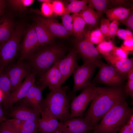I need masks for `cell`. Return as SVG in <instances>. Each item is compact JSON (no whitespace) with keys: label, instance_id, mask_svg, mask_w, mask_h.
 I'll return each instance as SVG.
<instances>
[{"label":"cell","instance_id":"47","mask_svg":"<svg viewBox=\"0 0 133 133\" xmlns=\"http://www.w3.org/2000/svg\"><path fill=\"white\" fill-rule=\"evenodd\" d=\"M5 6V0H0V18L4 14Z\"/></svg>","mask_w":133,"mask_h":133},{"label":"cell","instance_id":"43","mask_svg":"<svg viewBox=\"0 0 133 133\" xmlns=\"http://www.w3.org/2000/svg\"><path fill=\"white\" fill-rule=\"evenodd\" d=\"M126 25L131 31L133 30V13L132 11L128 17L120 22Z\"/></svg>","mask_w":133,"mask_h":133},{"label":"cell","instance_id":"3","mask_svg":"<svg viewBox=\"0 0 133 133\" xmlns=\"http://www.w3.org/2000/svg\"><path fill=\"white\" fill-rule=\"evenodd\" d=\"M67 86L51 90L42 102V108L59 119L64 122L73 118L69 109V99L66 94Z\"/></svg>","mask_w":133,"mask_h":133},{"label":"cell","instance_id":"5","mask_svg":"<svg viewBox=\"0 0 133 133\" xmlns=\"http://www.w3.org/2000/svg\"><path fill=\"white\" fill-rule=\"evenodd\" d=\"M23 32L22 27H17L10 38L0 46V72H3L15 57Z\"/></svg>","mask_w":133,"mask_h":133},{"label":"cell","instance_id":"34","mask_svg":"<svg viewBox=\"0 0 133 133\" xmlns=\"http://www.w3.org/2000/svg\"><path fill=\"white\" fill-rule=\"evenodd\" d=\"M0 133H19L18 130L12 125L11 119H7L0 123Z\"/></svg>","mask_w":133,"mask_h":133},{"label":"cell","instance_id":"18","mask_svg":"<svg viewBox=\"0 0 133 133\" xmlns=\"http://www.w3.org/2000/svg\"><path fill=\"white\" fill-rule=\"evenodd\" d=\"M41 117L38 122V131L40 133H51L59 126L57 119L49 112L42 109Z\"/></svg>","mask_w":133,"mask_h":133},{"label":"cell","instance_id":"48","mask_svg":"<svg viewBox=\"0 0 133 133\" xmlns=\"http://www.w3.org/2000/svg\"><path fill=\"white\" fill-rule=\"evenodd\" d=\"M7 119L4 115L3 111L0 106V122L5 121Z\"/></svg>","mask_w":133,"mask_h":133},{"label":"cell","instance_id":"6","mask_svg":"<svg viewBox=\"0 0 133 133\" xmlns=\"http://www.w3.org/2000/svg\"><path fill=\"white\" fill-rule=\"evenodd\" d=\"M97 90V87L91 84L83 89L79 95L74 97L70 105L72 117L83 115L88 105L93 99Z\"/></svg>","mask_w":133,"mask_h":133},{"label":"cell","instance_id":"13","mask_svg":"<svg viewBox=\"0 0 133 133\" xmlns=\"http://www.w3.org/2000/svg\"><path fill=\"white\" fill-rule=\"evenodd\" d=\"M45 87L42 85H37L35 83L21 101V104L30 107L40 114L42 109V92Z\"/></svg>","mask_w":133,"mask_h":133},{"label":"cell","instance_id":"42","mask_svg":"<svg viewBox=\"0 0 133 133\" xmlns=\"http://www.w3.org/2000/svg\"><path fill=\"white\" fill-rule=\"evenodd\" d=\"M121 47L125 50L129 51L133 50V37L128 38L124 40Z\"/></svg>","mask_w":133,"mask_h":133},{"label":"cell","instance_id":"11","mask_svg":"<svg viewBox=\"0 0 133 133\" xmlns=\"http://www.w3.org/2000/svg\"><path fill=\"white\" fill-rule=\"evenodd\" d=\"M39 81L40 85L48 86L51 90L61 87L64 83L56 62L40 77Z\"/></svg>","mask_w":133,"mask_h":133},{"label":"cell","instance_id":"29","mask_svg":"<svg viewBox=\"0 0 133 133\" xmlns=\"http://www.w3.org/2000/svg\"><path fill=\"white\" fill-rule=\"evenodd\" d=\"M38 122L24 121L18 130L19 133H37L38 131Z\"/></svg>","mask_w":133,"mask_h":133},{"label":"cell","instance_id":"41","mask_svg":"<svg viewBox=\"0 0 133 133\" xmlns=\"http://www.w3.org/2000/svg\"><path fill=\"white\" fill-rule=\"evenodd\" d=\"M116 35L120 39L125 40L133 37V32L130 30L118 29Z\"/></svg>","mask_w":133,"mask_h":133},{"label":"cell","instance_id":"28","mask_svg":"<svg viewBox=\"0 0 133 133\" xmlns=\"http://www.w3.org/2000/svg\"><path fill=\"white\" fill-rule=\"evenodd\" d=\"M70 2L65 7L63 14L79 13L87 5L88 0H70Z\"/></svg>","mask_w":133,"mask_h":133},{"label":"cell","instance_id":"36","mask_svg":"<svg viewBox=\"0 0 133 133\" xmlns=\"http://www.w3.org/2000/svg\"><path fill=\"white\" fill-rule=\"evenodd\" d=\"M39 13L46 18H50L54 14L51 3H42L41 11Z\"/></svg>","mask_w":133,"mask_h":133},{"label":"cell","instance_id":"33","mask_svg":"<svg viewBox=\"0 0 133 133\" xmlns=\"http://www.w3.org/2000/svg\"><path fill=\"white\" fill-rule=\"evenodd\" d=\"M62 24L69 35L73 34V18L72 15L64 14L61 16Z\"/></svg>","mask_w":133,"mask_h":133},{"label":"cell","instance_id":"52","mask_svg":"<svg viewBox=\"0 0 133 133\" xmlns=\"http://www.w3.org/2000/svg\"><path fill=\"white\" fill-rule=\"evenodd\" d=\"M59 129H60V133H67V132H66L63 130H62L60 128L58 127Z\"/></svg>","mask_w":133,"mask_h":133},{"label":"cell","instance_id":"38","mask_svg":"<svg viewBox=\"0 0 133 133\" xmlns=\"http://www.w3.org/2000/svg\"><path fill=\"white\" fill-rule=\"evenodd\" d=\"M129 51L125 50L121 47L115 46L110 53L120 58L125 59L127 58Z\"/></svg>","mask_w":133,"mask_h":133},{"label":"cell","instance_id":"19","mask_svg":"<svg viewBox=\"0 0 133 133\" xmlns=\"http://www.w3.org/2000/svg\"><path fill=\"white\" fill-rule=\"evenodd\" d=\"M103 56L110 65L114 67L124 77L127 76L128 72L133 67L132 59H120L110 53Z\"/></svg>","mask_w":133,"mask_h":133},{"label":"cell","instance_id":"53","mask_svg":"<svg viewBox=\"0 0 133 133\" xmlns=\"http://www.w3.org/2000/svg\"></svg>","mask_w":133,"mask_h":133},{"label":"cell","instance_id":"27","mask_svg":"<svg viewBox=\"0 0 133 133\" xmlns=\"http://www.w3.org/2000/svg\"><path fill=\"white\" fill-rule=\"evenodd\" d=\"M88 3L95 9L100 17L111 8L112 0H89Z\"/></svg>","mask_w":133,"mask_h":133},{"label":"cell","instance_id":"45","mask_svg":"<svg viewBox=\"0 0 133 133\" xmlns=\"http://www.w3.org/2000/svg\"><path fill=\"white\" fill-rule=\"evenodd\" d=\"M125 92L132 98L133 97V80H128L125 87Z\"/></svg>","mask_w":133,"mask_h":133},{"label":"cell","instance_id":"9","mask_svg":"<svg viewBox=\"0 0 133 133\" xmlns=\"http://www.w3.org/2000/svg\"><path fill=\"white\" fill-rule=\"evenodd\" d=\"M74 45L77 52L80 54L84 61L93 62L99 66L101 63L100 53L89 41L88 35H84L82 40H76Z\"/></svg>","mask_w":133,"mask_h":133},{"label":"cell","instance_id":"25","mask_svg":"<svg viewBox=\"0 0 133 133\" xmlns=\"http://www.w3.org/2000/svg\"><path fill=\"white\" fill-rule=\"evenodd\" d=\"M0 91L4 107L7 109V100L11 92V85L8 77L2 72H0Z\"/></svg>","mask_w":133,"mask_h":133},{"label":"cell","instance_id":"26","mask_svg":"<svg viewBox=\"0 0 133 133\" xmlns=\"http://www.w3.org/2000/svg\"><path fill=\"white\" fill-rule=\"evenodd\" d=\"M73 34L77 40L83 39L86 23L79 13L73 14Z\"/></svg>","mask_w":133,"mask_h":133},{"label":"cell","instance_id":"22","mask_svg":"<svg viewBox=\"0 0 133 133\" xmlns=\"http://www.w3.org/2000/svg\"><path fill=\"white\" fill-rule=\"evenodd\" d=\"M79 14L87 25V27L90 30L98 25L100 17L90 4L89 3Z\"/></svg>","mask_w":133,"mask_h":133},{"label":"cell","instance_id":"21","mask_svg":"<svg viewBox=\"0 0 133 133\" xmlns=\"http://www.w3.org/2000/svg\"><path fill=\"white\" fill-rule=\"evenodd\" d=\"M34 27L38 39L37 49L52 42L55 37L44 25L37 20Z\"/></svg>","mask_w":133,"mask_h":133},{"label":"cell","instance_id":"20","mask_svg":"<svg viewBox=\"0 0 133 133\" xmlns=\"http://www.w3.org/2000/svg\"><path fill=\"white\" fill-rule=\"evenodd\" d=\"M37 20L44 25L55 37L65 38L69 35L62 23L43 17H38Z\"/></svg>","mask_w":133,"mask_h":133},{"label":"cell","instance_id":"15","mask_svg":"<svg viewBox=\"0 0 133 133\" xmlns=\"http://www.w3.org/2000/svg\"><path fill=\"white\" fill-rule=\"evenodd\" d=\"M38 42L35 27L33 26L27 31L20 46L19 60L23 61L28 59L37 49Z\"/></svg>","mask_w":133,"mask_h":133},{"label":"cell","instance_id":"4","mask_svg":"<svg viewBox=\"0 0 133 133\" xmlns=\"http://www.w3.org/2000/svg\"><path fill=\"white\" fill-rule=\"evenodd\" d=\"M64 49L58 46L46 47L34 51L28 59L32 71L40 77L56 62L63 58Z\"/></svg>","mask_w":133,"mask_h":133},{"label":"cell","instance_id":"23","mask_svg":"<svg viewBox=\"0 0 133 133\" xmlns=\"http://www.w3.org/2000/svg\"><path fill=\"white\" fill-rule=\"evenodd\" d=\"M4 14L0 18V46L10 38L14 31L12 22Z\"/></svg>","mask_w":133,"mask_h":133},{"label":"cell","instance_id":"16","mask_svg":"<svg viewBox=\"0 0 133 133\" xmlns=\"http://www.w3.org/2000/svg\"><path fill=\"white\" fill-rule=\"evenodd\" d=\"M77 53L75 49H73L64 58L56 62L62 76L63 83L73 73L77 66Z\"/></svg>","mask_w":133,"mask_h":133},{"label":"cell","instance_id":"51","mask_svg":"<svg viewBox=\"0 0 133 133\" xmlns=\"http://www.w3.org/2000/svg\"><path fill=\"white\" fill-rule=\"evenodd\" d=\"M52 133H61L60 129L58 127Z\"/></svg>","mask_w":133,"mask_h":133},{"label":"cell","instance_id":"24","mask_svg":"<svg viewBox=\"0 0 133 133\" xmlns=\"http://www.w3.org/2000/svg\"><path fill=\"white\" fill-rule=\"evenodd\" d=\"M131 11V8L118 7L111 8L105 13L110 21L115 20L120 23L128 17Z\"/></svg>","mask_w":133,"mask_h":133},{"label":"cell","instance_id":"32","mask_svg":"<svg viewBox=\"0 0 133 133\" xmlns=\"http://www.w3.org/2000/svg\"><path fill=\"white\" fill-rule=\"evenodd\" d=\"M89 40L93 45L99 44L104 40V36L100 29L96 28L91 30L89 34Z\"/></svg>","mask_w":133,"mask_h":133},{"label":"cell","instance_id":"44","mask_svg":"<svg viewBox=\"0 0 133 133\" xmlns=\"http://www.w3.org/2000/svg\"><path fill=\"white\" fill-rule=\"evenodd\" d=\"M128 0H112L111 8L118 7H125V5L128 3Z\"/></svg>","mask_w":133,"mask_h":133},{"label":"cell","instance_id":"8","mask_svg":"<svg viewBox=\"0 0 133 133\" xmlns=\"http://www.w3.org/2000/svg\"><path fill=\"white\" fill-rule=\"evenodd\" d=\"M32 71L28 63L19 60L14 64L6 68L2 72L6 74L9 79L12 92L18 87L24 78Z\"/></svg>","mask_w":133,"mask_h":133},{"label":"cell","instance_id":"46","mask_svg":"<svg viewBox=\"0 0 133 133\" xmlns=\"http://www.w3.org/2000/svg\"><path fill=\"white\" fill-rule=\"evenodd\" d=\"M10 119L13 125L18 131L19 129L24 121L16 118H13Z\"/></svg>","mask_w":133,"mask_h":133},{"label":"cell","instance_id":"50","mask_svg":"<svg viewBox=\"0 0 133 133\" xmlns=\"http://www.w3.org/2000/svg\"><path fill=\"white\" fill-rule=\"evenodd\" d=\"M38 1L43 2H48L51 3L53 0H38Z\"/></svg>","mask_w":133,"mask_h":133},{"label":"cell","instance_id":"17","mask_svg":"<svg viewBox=\"0 0 133 133\" xmlns=\"http://www.w3.org/2000/svg\"><path fill=\"white\" fill-rule=\"evenodd\" d=\"M39 115V114L30 107L22 104L14 108L10 113L12 118L37 122L40 118Z\"/></svg>","mask_w":133,"mask_h":133},{"label":"cell","instance_id":"14","mask_svg":"<svg viewBox=\"0 0 133 133\" xmlns=\"http://www.w3.org/2000/svg\"><path fill=\"white\" fill-rule=\"evenodd\" d=\"M35 74L32 71L25 77L24 80L14 91L11 92L7 101L8 108L23 99L35 82Z\"/></svg>","mask_w":133,"mask_h":133},{"label":"cell","instance_id":"49","mask_svg":"<svg viewBox=\"0 0 133 133\" xmlns=\"http://www.w3.org/2000/svg\"><path fill=\"white\" fill-rule=\"evenodd\" d=\"M127 76L128 80H133V67L128 72Z\"/></svg>","mask_w":133,"mask_h":133},{"label":"cell","instance_id":"1","mask_svg":"<svg viewBox=\"0 0 133 133\" xmlns=\"http://www.w3.org/2000/svg\"><path fill=\"white\" fill-rule=\"evenodd\" d=\"M125 91L120 87H97L96 94L85 117L93 128L105 114L125 99Z\"/></svg>","mask_w":133,"mask_h":133},{"label":"cell","instance_id":"7","mask_svg":"<svg viewBox=\"0 0 133 133\" xmlns=\"http://www.w3.org/2000/svg\"><path fill=\"white\" fill-rule=\"evenodd\" d=\"M97 66L91 61H84L82 65L77 66L74 71V85L72 92L75 93L91 84V79Z\"/></svg>","mask_w":133,"mask_h":133},{"label":"cell","instance_id":"2","mask_svg":"<svg viewBox=\"0 0 133 133\" xmlns=\"http://www.w3.org/2000/svg\"><path fill=\"white\" fill-rule=\"evenodd\" d=\"M133 113V109L124 99L104 115L92 133H118Z\"/></svg>","mask_w":133,"mask_h":133},{"label":"cell","instance_id":"10","mask_svg":"<svg viewBox=\"0 0 133 133\" xmlns=\"http://www.w3.org/2000/svg\"><path fill=\"white\" fill-rule=\"evenodd\" d=\"M96 79L99 82L110 85H117L122 82L124 77L113 66L101 62Z\"/></svg>","mask_w":133,"mask_h":133},{"label":"cell","instance_id":"37","mask_svg":"<svg viewBox=\"0 0 133 133\" xmlns=\"http://www.w3.org/2000/svg\"><path fill=\"white\" fill-rule=\"evenodd\" d=\"M119 23V22L115 20L113 21L110 22L108 32L105 38L107 39H114L116 35Z\"/></svg>","mask_w":133,"mask_h":133},{"label":"cell","instance_id":"12","mask_svg":"<svg viewBox=\"0 0 133 133\" xmlns=\"http://www.w3.org/2000/svg\"><path fill=\"white\" fill-rule=\"evenodd\" d=\"M58 127L67 133H87L93 129L85 117H74L64 122H60Z\"/></svg>","mask_w":133,"mask_h":133},{"label":"cell","instance_id":"35","mask_svg":"<svg viewBox=\"0 0 133 133\" xmlns=\"http://www.w3.org/2000/svg\"><path fill=\"white\" fill-rule=\"evenodd\" d=\"M51 4L54 15L61 16L63 14L66 7L63 1L60 0H53Z\"/></svg>","mask_w":133,"mask_h":133},{"label":"cell","instance_id":"40","mask_svg":"<svg viewBox=\"0 0 133 133\" xmlns=\"http://www.w3.org/2000/svg\"><path fill=\"white\" fill-rule=\"evenodd\" d=\"M110 23V21L107 18L103 17L101 19L100 29L105 38L108 32Z\"/></svg>","mask_w":133,"mask_h":133},{"label":"cell","instance_id":"31","mask_svg":"<svg viewBox=\"0 0 133 133\" xmlns=\"http://www.w3.org/2000/svg\"><path fill=\"white\" fill-rule=\"evenodd\" d=\"M115 46L111 40L107 41L104 40L98 44L96 48L100 54L104 56L110 54Z\"/></svg>","mask_w":133,"mask_h":133},{"label":"cell","instance_id":"30","mask_svg":"<svg viewBox=\"0 0 133 133\" xmlns=\"http://www.w3.org/2000/svg\"><path fill=\"white\" fill-rule=\"evenodd\" d=\"M33 0H8L9 4L15 10L23 11L34 2Z\"/></svg>","mask_w":133,"mask_h":133},{"label":"cell","instance_id":"39","mask_svg":"<svg viewBox=\"0 0 133 133\" xmlns=\"http://www.w3.org/2000/svg\"><path fill=\"white\" fill-rule=\"evenodd\" d=\"M118 133H133V119L129 118L120 128Z\"/></svg>","mask_w":133,"mask_h":133}]
</instances>
